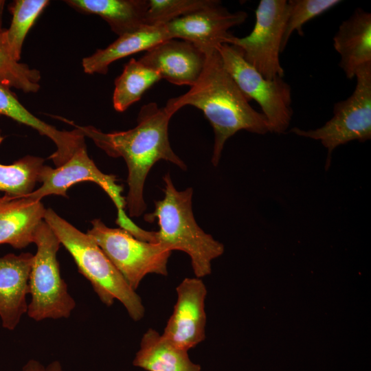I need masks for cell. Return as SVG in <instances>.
<instances>
[{
    "instance_id": "obj_1",
    "label": "cell",
    "mask_w": 371,
    "mask_h": 371,
    "mask_svg": "<svg viewBox=\"0 0 371 371\" xmlns=\"http://www.w3.org/2000/svg\"><path fill=\"white\" fill-rule=\"evenodd\" d=\"M172 116L164 107L150 102L140 109L136 126L127 131L104 133L93 126L73 124L109 157H122L125 161L128 186L126 206L131 217L141 216L146 209L144 183L157 161L165 160L182 170L187 169L169 142L168 125Z\"/></svg>"
},
{
    "instance_id": "obj_2",
    "label": "cell",
    "mask_w": 371,
    "mask_h": 371,
    "mask_svg": "<svg viewBox=\"0 0 371 371\" xmlns=\"http://www.w3.org/2000/svg\"><path fill=\"white\" fill-rule=\"evenodd\" d=\"M225 69L217 50L205 55L197 81L184 94L170 98L164 108L173 115L191 105L201 110L212 126V163L218 164L226 141L239 131L265 135L269 132L265 116L256 111Z\"/></svg>"
},
{
    "instance_id": "obj_3",
    "label": "cell",
    "mask_w": 371,
    "mask_h": 371,
    "mask_svg": "<svg viewBox=\"0 0 371 371\" xmlns=\"http://www.w3.org/2000/svg\"><path fill=\"white\" fill-rule=\"evenodd\" d=\"M164 197L155 201V210L146 214L144 220L148 223L157 221L155 243L171 251L187 254L196 277L206 276L211 273L212 260L223 253V245L205 233L196 222L192 207V188L177 190L170 173L164 175Z\"/></svg>"
},
{
    "instance_id": "obj_4",
    "label": "cell",
    "mask_w": 371,
    "mask_h": 371,
    "mask_svg": "<svg viewBox=\"0 0 371 371\" xmlns=\"http://www.w3.org/2000/svg\"><path fill=\"white\" fill-rule=\"evenodd\" d=\"M44 221L72 256L78 271L89 281L103 304L109 307L117 300L133 320L144 317L145 308L141 297L91 236L78 229L51 208L46 209Z\"/></svg>"
},
{
    "instance_id": "obj_5",
    "label": "cell",
    "mask_w": 371,
    "mask_h": 371,
    "mask_svg": "<svg viewBox=\"0 0 371 371\" xmlns=\"http://www.w3.org/2000/svg\"><path fill=\"white\" fill-rule=\"evenodd\" d=\"M34 243L37 250L30 273L32 300L27 313L37 322L68 318L76 307V302L60 274L57 253L61 244L45 221L37 228Z\"/></svg>"
},
{
    "instance_id": "obj_6",
    "label": "cell",
    "mask_w": 371,
    "mask_h": 371,
    "mask_svg": "<svg viewBox=\"0 0 371 371\" xmlns=\"http://www.w3.org/2000/svg\"><path fill=\"white\" fill-rule=\"evenodd\" d=\"M114 175L103 173L89 157L86 144L80 146L64 164L53 168L44 165L41 169L39 183L41 186L31 193L23 196L36 201L49 195L67 196V190L82 181L97 183L113 202L117 216L116 223L135 238L143 239L146 230L137 225L126 214V199L122 196L123 186L117 183Z\"/></svg>"
},
{
    "instance_id": "obj_7",
    "label": "cell",
    "mask_w": 371,
    "mask_h": 371,
    "mask_svg": "<svg viewBox=\"0 0 371 371\" xmlns=\"http://www.w3.org/2000/svg\"><path fill=\"white\" fill-rule=\"evenodd\" d=\"M216 50L223 65L239 89L251 101L255 100L265 116L269 132L284 133L292 120L291 87L281 77L265 78L244 58L237 47L223 43Z\"/></svg>"
},
{
    "instance_id": "obj_8",
    "label": "cell",
    "mask_w": 371,
    "mask_h": 371,
    "mask_svg": "<svg viewBox=\"0 0 371 371\" xmlns=\"http://www.w3.org/2000/svg\"><path fill=\"white\" fill-rule=\"evenodd\" d=\"M356 86L346 100L333 106V116L322 126L311 130L295 127L297 135L319 140L327 148V164L334 149L351 141L371 139V63L359 67L355 73Z\"/></svg>"
},
{
    "instance_id": "obj_9",
    "label": "cell",
    "mask_w": 371,
    "mask_h": 371,
    "mask_svg": "<svg viewBox=\"0 0 371 371\" xmlns=\"http://www.w3.org/2000/svg\"><path fill=\"white\" fill-rule=\"evenodd\" d=\"M91 236L135 291L150 273L167 276L172 251L158 243L140 240L122 228L107 227L100 218L91 221Z\"/></svg>"
},
{
    "instance_id": "obj_10",
    "label": "cell",
    "mask_w": 371,
    "mask_h": 371,
    "mask_svg": "<svg viewBox=\"0 0 371 371\" xmlns=\"http://www.w3.org/2000/svg\"><path fill=\"white\" fill-rule=\"evenodd\" d=\"M287 14L288 1L261 0L251 32L242 38L232 34L226 40L239 48L245 60L268 80L284 76L280 54Z\"/></svg>"
},
{
    "instance_id": "obj_11",
    "label": "cell",
    "mask_w": 371,
    "mask_h": 371,
    "mask_svg": "<svg viewBox=\"0 0 371 371\" xmlns=\"http://www.w3.org/2000/svg\"><path fill=\"white\" fill-rule=\"evenodd\" d=\"M245 11L230 12L218 1L215 4L165 24L170 38L192 43L205 55L216 50L232 34L229 30L243 24Z\"/></svg>"
},
{
    "instance_id": "obj_12",
    "label": "cell",
    "mask_w": 371,
    "mask_h": 371,
    "mask_svg": "<svg viewBox=\"0 0 371 371\" xmlns=\"http://www.w3.org/2000/svg\"><path fill=\"white\" fill-rule=\"evenodd\" d=\"M177 300L162 335L188 351L205 338L207 289L199 278H186L176 288Z\"/></svg>"
},
{
    "instance_id": "obj_13",
    "label": "cell",
    "mask_w": 371,
    "mask_h": 371,
    "mask_svg": "<svg viewBox=\"0 0 371 371\" xmlns=\"http://www.w3.org/2000/svg\"><path fill=\"white\" fill-rule=\"evenodd\" d=\"M172 84L192 87L203 69L205 55L192 43L177 38L166 40L139 59Z\"/></svg>"
},
{
    "instance_id": "obj_14",
    "label": "cell",
    "mask_w": 371,
    "mask_h": 371,
    "mask_svg": "<svg viewBox=\"0 0 371 371\" xmlns=\"http://www.w3.org/2000/svg\"><path fill=\"white\" fill-rule=\"evenodd\" d=\"M33 257L28 252L0 257V318L2 326L9 330L16 328L27 311Z\"/></svg>"
},
{
    "instance_id": "obj_15",
    "label": "cell",
    "mask_w": 371,
    "mask_h": 371,
    "mask_svg": "<svg viewBox=\"0 0 371 371\" xmlns=\"http://www.w3.org/2000/svg\"><path fill=\"white\" fill-rule=\"evenodd\" d=\"M46 208L41 201L26 196L0 197V245L23 249L34 243L35 233L44 221Z\"/></svg>"
},
{
    "instance_id": "obj_16",
    "label": "cell",
    "mask_w": 371,
    "mask_h": 371,
    "mask_svg": "<svg viewBox=\"0 0 371 371\" xmlns=\"http://www.w3.org/2000/svg\"><path fill=\"white\" fill-rule=\"evenodd\" d=\"M333 46L340 56V68L347 78H355L359 67L371 63V14L357 8L339 25Z\"/></svg>"
},
{
    "instance_id": "obj_17",
    "label": "cell",
    "mask_w": 371,
    "mask_h": 371,
    "mask_svg": "<svg viewBox=\"0 0 371 371\" xmlns=\"http://www.w3.org/2000/svg\"><path fill=\"white\" fill-rule=\"evenodd\" d=\"M168 39L170 38L165 25H144L134 32L118 36L105 48L98 49L92 55L83 58V70L87 74L105 75L113 62L142 51H147Z\"/></svg>"
},
{
    "instance_id": "obj_18",
    "label": "cell",
    "mask_w": 371,
    "mask_h": 371,
    "mask_svg": "<svg viewBox=\"0 0 371 371\" xmlns=\"http://www.w3.org/2000/svg\"><path fill=\"white\" fill-rule=\"evenodd\" d=\"M75 10L103 19L118 36L145 25L148 0H66Z\"/></svg>"
},
{
    "instance_id": "obj_19",
    "label": "cell",
    "mask_w": 371,
    "mask_h": 371,
    "mask_svg": "<svg viewBox=\"0 0 371 371\" xmlns=\"http://www.w3.org/2000/svg\"><path fill=\"white\" fill-rule=\"evenodd\" d=\"M133 366L147 371H201L193 363L188 351L166 339L153 328L143 335Z\"/></svg>"
},
{
    "instance_id": "obj_20",
    "label": "cell",
    "mask_w": 371,
    "mask_h": 371,
    "mask_svg": "<svg viewBox=\"0 0 371 371\" xmlns=\"http://www.w3.org/2000/svg\"><path fill=\"white\" fill-rule=\"evenodd\" d=\"M161 79L159 73L139 60L131 58L115 80L113 105L118 112L139 101L144 93Z\"/></svg>"
},
{
    "instance_id": "obj_21",
    "label": "cell",
    "mask_w": 371,
    "mask_h": 371,
    "mask_svg": "<svg viewBox=\"0 0 371 371\" xmlns=\"http://www.w3.org/2000/svg\"><path fill=\"white\" fill-rule=\"evenodd\" d=\"M45 159L26 155L11 164L0 163V192L12 196L21 197L34 190Z\"/></svg>"
},
{
    "instance_id": "obj_22",
    "label": "cell",
    "mask_w": 371,
    "mask_h": 371,
    "mask_svg": "<svg viewBox=\"0 0 371 371\" xmlns=\"http://www.w3.org/2000/svg\"><path fill=\"white\" fill-rule=\"evenodd\" d=\"M48 0H14L9 5L12 16L10 25L5 30L8 50L19 61L25 37L37 18L49 5Z\"/></svg>"
},
{
    "instance_id": "obj_23",
    "label": "cell",
    "mask_w": 371,
    "mask_h": 371,
    "mask_svg": "<svg viewBox=\"0 0 371 371\" xmlns=\"http://www.w3.org/2000/svg\"><path fill=\"white\" fill-rule=\"evenodd\" d=\"M5 30H0V82L25 93H36L41 87V74L13 58L6 43Z\"/></svg>"
},
{
    "instance_id": "obj_24",
    "label": "cell",
    "mask_w": 371,
    "mask_h": 371,
    "mask_svg": "<svg viewBox=\"0 0 371 371\" xmlns=\"http://www.w3.org/2000/svg\"><path fill=\"white\" fill-rule=\"evenodd\" d=\"M341 2L340 0H289L288 14L281 43V52L285 49L294 32L304 35L303 25L312 19L321 15Z\"/></svg>"
},
{
    "instance_id": "obj_25",
    "label": "cell",
    "mask_w": 371,
    "mask_h": 371,
    "mask_svg": "<svg viewBox=\"0 0 371 371\" xmlns=\"http://www.w3.org/2000/svg\"><path fill=\"white\" fill-rule=\"evenodd\" d=\"M0 115L8 117L19 124L38 131L52 142L57 140L60 131L55 126L40 120L29 111L19 100L10 88L0 82Z\"/></svg>"
},
{
    "instance_id": "obj_26",
    "label": "cell",
    "mask_w": 371,
    "mask_h": 371,
    "mask_svg": "<svg viewBox=\"0 0 371 371\" xmlns=\"http://www.w3.org/2000/svg\"><path fill=\"white\" fill-rule=\"evenodd\" d=\"M218 0H148L145 25H164L176 19L205 9Z\"/></svg>"
},
{
    "instance_id": "obj_27",
    "label": "cell",
    "mask_w": 371,
    "mask_h": 371,
    "mask_svg": "<svg viewBox=\"0 0 371 371\" xmlns=\"http://www.w3.org/2000/svg\"><path fill=\"white\" fill-rule=\"evenodd\" d=\"M22 371H63V370L58 361H52L45 366L41 362L31 359L25 364Z\"/></svg>"
},
{
    "instance_id": "obj_28",
    "label": "cell",
    "mask_w": 371,
    "mask_h": 371,
    "mask_svg": "<svg viewBox=\"0 0 371 371\" xmlns=\"http://www.w3.org/2000/svg\"><path fill=\"white\" fill-rule=\"evenodd\" d=\"M5 4V1L4 0H0V30H3L2 27V22H3V12L4 9V6Z\"/></svg>"
}]
</instances>
